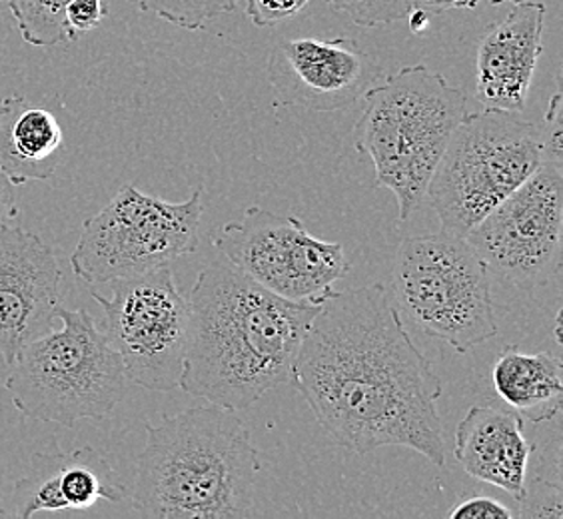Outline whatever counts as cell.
Returning a JSON list of instances; mask_svg holds the SVG:
<instances>
[{
	"label": "cell",
	"mask_w": 563,
	"mask_h": 519,
	"mask_svg": "<svg viewBox=\"0 0 563 519\" xmlns=\"http://www.w3.org/2000/svg\"><path fill=\"white\" fill-rule=\"evenodd\" d=\"M518 518L563 519L562 486L542 479H533L530 486L526 482V492L520 499Z\"/></svg>",
	"instance_id": "22"
},
{
	"label": "cell",
	"mask_w": 563,
	"mask_h": 519,
	"mask_svg": "<svg viewBox=\"0 0 563 519\" xmlns=\"http://www.w3.org/2000/svg\"><path fill=\"white\" fill-rule=\"evenodd\" d=\"M63 272L41 236L21 227L0 228V356L11 366L22 347L53 330Z\"/></svg>",
	"instance_id": "13"
},
{
	"label": "cell",
	"mask_w": 563,
	"mask_h": 519,
	"mask_svg": "<svg viewBox=\"0 0 563 519\" xmlns=\"http://www.w3.org/2000/svg\"><path fill=\"white\" fill-rule=\"evenodd\" d=\"M408 21H410V29H412V33H423L426 29H428V22H430V14L423 11V9H413L408 16H406Z\"/></svg>",
	"instance_id": "28"
},
{
	"label": "cell",
	"mask_w": 563,
	"mask_h": 519,
	"mask_svg": "<svg viewBox=\"0 0 563 519\" xmlns=\"http://www.w3.org/2000/svg\"><path fill=\"white\" fill-rule=\"evenodd\" d=\"M261 470L236 411L208 404L164 416L146 423L132 508L144 518H250Z\"/></svg>",
	"instance_id": "3"
},
{
	"label": "cell",
	"mask_w": 563,
	"mask_h": 519,
	"mask_svg": "<svg viewBox=\"0 0 563 519\" xmlns=\"http://www.w3.org/2000/svg\"><path fill=\"white\" fill-rule=\"evenodd\" d=\"M19 26L22 41L36 48L75 41L76 34L66 22L70 0H4Z\"/></svg>",
	"instance_id": "19"
},
{
	"label": "cell",
	"mask_w": 563,
	"mask_h": 519,
	"mask_svg": "<svg viewBox=\"0 0 563 519\" xmlns=\"http://www.w3.org/2000/svg\"><path fill=\"white\" fill-rule=\"evenodd\" d=\"M104 19L107 9L102 0H70L66 7V22L75 34L95 31Z\"/></svg>",
	"instance_id": "25"
},
{
	"label": "cell",
	"mask_w": 563,
	"mask_h": 519,
	"mask_svg": "<svg viewBox=\"0 0 563 519\" xmlns=\"http://www.w3.org/2000/svg\"><path fill=\"white\" fill-rule=\"evenodd\" d=\"M484 2L492 7H498L504 2H518V0H418V9H423L428 14H440V12L454 11V9L474 11Z\"/></svg>",
	"instance_id": "26"
},
{
	"label": "cell",
	"mask_w": 563,
	"mask_h": 519,
	"mask_svg": "<svg viewBox=\"0 0 563 519\" xmlns=\"http://www.w3.org/2000/svg\"><path fill=\"white\" fill-rule=\"evenodd\" d=\"M266 70L278 107L310 112L347 109L386 76L378 60L347 36L284 38L274 44Z\"/></svg>",
	"instance_id": "12"
},
{
	"label": "cell",
	"mask_w": 563,
	"mask_h": 519,
	"mask_svg": "<svg viewBox=\"0 0 563 519\" xmlns=\"http://www.w3.org/2000/svg\"><path fill=\"white\" fill-rule=\"evenodd\" d=\"M310 2L312 0H246V16L254 22V26L266 29L294 19Z\"/></svg>",
	"instance_id": "23"
},
{
	"label": "cell",
	"mask_w": 563,
	"mask_h": 519,
	"mask_svg": "<svg viewBox=\"0 0 563 519\" xmlns=\"http://www.w3.org/2000/svg\"><path fill=\"white\" fill-rule=\"evenodd\" d=\"M0 2H4V0H0Z\"/></svg>",
	"instance_id": "30"
},
{
	"label": "cell",
	"mask_w": 563,
	"mask_h": 519,
	"mask_svg": "<svg viewBox=\"0 0 563 519\" xmlns=\"http://www.w3.org/2000/svg\"><path fill=\"white\" fill-rule=\"evenodd\" d=\"M322 302L286 300L232 264H210L188 298L180 388L218 408L240 411L290 384L294 362Z\"/></svg>",
	"instance_id": "2"
},
{
	"label": "cell",
	"mask_w": 563,
	"mask_h": 519,
	"mask_svg": "<svg viewBox=\"0 0 563 519\" xmlns=\"http://www.w3.org/2000/svg\"><path fill=\"white\" fill-rule=\"evenodd\" d=\"M391 302L416 330L457 354L499 332L486 262L466 239L445 230L401 240L391 268Z\"/></svg>",
	"instance_id": "7"
},
{
	"label": "cell",
	"mask_w": 563,
	"mask_h": 519,
	"mask_svg": "<svg viewBox=\"0 0 563 519\" xmlns=\"http://www.w3.org/2000/svg\"><path fill=\"white\" fill-rule=\"evenodd\" d=\"M290 384L338 445L366 455L410 448L445 464L442 382L413 344L384 284L328 294L294 362Z\"/></svg>",
	"instance_id": "1"
},
{
	"label": "cell",
	"mask_w": 563,
	"mask_h": 519,
	"mask_svg": "<svg viewBox=\"0 0 563 519\" xmlns=\"http://www.w3.org/2000/svg\"><path fill=\"white\" fill-rule=\"evenodd\" d=\"M364 100L354 148L372 161L376 186L396 196L400 222H408L422 205L454 130L466 119V92L432 68L413 65L384 76Z\"/></svg>",
	"instance_id": "4"
},
{
	"label": "cell",
	"mask_w": 563,
	"mask_h": 519,
	"mask_svg": "<svg viewBox=\"0 0 563 519\" xmlns=\"http://www.w3.org/2000/svg\"><path fill=\"white\" fill-rule=\"evenodd\" d=\"M562 158H550L467 232V244L521 292L536 294L560 268Z\"/></svg>",
	"instance_id": "11"
},
{
	"label": "cell",
	"mask_w": 563,
	"mask_h": 519,
	"mask_svg": "<svg viewBox=\"0 0 563 519\" xmlns=\"http://www.w3.org/2000/svg\"><path fill=\"white\" fill-rule=\"evenodd\" d=\"M212 244L236 270L294 302H322L350 274L340 242L316 239L300 218L261 206L218 228Z\"/></svg>",
	"instance_id": "9"
},
{
	"label": "cell",
	"mask_w": 563,
	"mask_h": 519,
	"mask_svg": "<svg viewBox=\"0 0 563 519\" xmlns=\"http://www.w3.org/2000/svg\"><path fill=\"white\" fill-rule=\"evenodd\" d=\"M550 158H562L560 95L543 126L516 112H467L433 170L426 198L442 230L466 239Z\"/></svg>",
	"instance_id": "5"
},
{
	"label": "cell",
	"mask_w": 563,
	"mask_h": 519,
	"mask_svg": "<svg viewBox=\"0 0 563 519\" xmlns=\"http://www.w3.org/2000/svg\"><path fill=\"white\" fill-rule=\"evenodd\" d=\"M344 12L357 26H386L404 21L418 7V0H325Z\"/></svg>",
	"instance_id": "21"
},
{
	"label": "cell",
	"mask_w": 563,
	"mask_h": 519,
	"mask_svg": "<svg viewBox=\"0 0 563 519\" xmlns=\"http://www.w3.org/2000/svg\"><path fill=\"white\" fill-rule=\"evenodd\" d=\"M126 496L117 470L95 448H78L70 454L41 452L14 486V516L29 519L38 511H80L100 499L120 504Z\"/></svg>",
	"instance_id": "15"
},
{
	"label": "cell",
	"mask_w": 563,
	"mask_h": 519,
	"mask_svg": "<svg viewBox=\"0 0 563 519\" xmlns=\"http://www.w3.org/2000/svg\"><path fill=\"white\" fill-rule=\"evenodd\" d=\"M9 511L4 509V498H2V489H0V518H7Z\"/></svg>",
	"instance_id": "29"
},
{
	"label": "cell",
	"mask_w": 563,
	"mask_h": 519,
	"mask_svg": "<svg viewBox=\"0 0 563 519\" xmlns=\"http://www.w3.org/2000/svg\"><path fill=\"white\" fill-rule=\"evenodd\" d=\"M110 298L92 290L104 316L110 344L132 384L148 391L180 388L190 306L170 266L110 281Z\"/></svg>",
	"instance_id": "10"
},
{
	"label": "cell",
	"mask_w": 563,
	"mask_h": 519,
	"mask_svg": "<svg viewBox=\"0 0 563 519\" xmlns=\"http://www.w3.org/2000/svg\"><path fill=\"white\" fill-rule=\"evenodd\" d=\"M202 188L185 202H166L126 185L88 218L70 254L78 280L110 284L170 266L198 250Z\"/></svg>",
	"instance_id": "8"
},
{
	"label": "cell",
	"mask_w": 563,
	"mask_h": 519,
	"mask_svg": "<svg viewBox=\"0 0 563 519\" xmlns=\"http://www.w3.org/2000/svg\"><path fill=\"white\" fill-rule=\"evenodd\" d=\"M494 388L523 422L545 423L562 411L563 364L552 352L506 346L492 369Z\"/></svg>",
	"instance_id": "18"
},
{
	"label": "cell",
	"mask_w": 563,
	"mask_h": 519,
	"mask_svg": "<svg viewBox=\"0 0 563 519\" xmlns=\"http://www.w3.org/2000/svg\"><path fill=\"white\" fill-rule=\"evenodd\" d=\"M65 156V132L53 112L26 98L0 100V173L12 186L55 176Z\"/></svg>",
	"instance_id": "17"
},
{
	"label": "cell",
	"mask_w": 563,
	"mask_h": 519,
	"mask_svg": "<svg viewBox=\"0 0 563 519\" xmlns=\"http://www.w3.org/2000/svg\"><path fill=\"white\" fill-rule=\"evenodd\" d=\"M239 0H139L142 12L156 14L186 31H202L207 22L236 9Z\"/></svg>",
	"instance_id": "20"
},
{
	"label": "cell",
	"mask_w": 563,
	"mask_h": 519,
	"mask_svg": "<svg viewBox=\"0 0 563 519\" xmlns=\"http://www.w3.org/2000/svg\"><path fill=\"white\" fill-rule=\"evenodd\" d=\"M545 4L511 2L506 19L492 22L477 44L476 98L484 110L521 114L542 56Z\"/></svg>",
	"instance_id": "14"
},
{
	"label": "cell",
	"mask_w": 563,
	"mask_h": 519,
	"mask_svg": "<svg viewBox=\"0 0 563 519\" xmlns=\"http://www.w3.org/2000/svg\"><path fill=\"white\" fill-rule=\"evenodd\" d=\"M514 516V509L506 508L504 504L486 496L464 499L448 511L450 519H511Z\"/></svg>",
	"instance_id": "24"
},
{
	"label": "cell",
	"mask_w": 563,
	"mask_h": 519,
	"mask_svg": "<svg viewBox=\"0 0 563 519\" xmlns=\"http://www.w3.org/2000/svg\"><path fill=\"white\" fill-rule=\"evenodd\" d=\"M533 450L520 413L511 408L474 406L455 428L454 455L467 476L504 489L516 501L526 492Z\"/></svg>",
	"instance_id": "16"
},
{
	"label": "cell",
	"mask_w": 563,
	"mask_h": 519,
	"mask_svg": "<svg viewBox=\"0 0 563 519\" xmlns=\"http://www.w3.org/2000/svg\"><path fill=\"white\" fill-rule=\"evenodd\" d=\"M16 217H19V206L12 192L11 180L0 173V228L14 222Z\"/></svg>",
	"instance_id": "27"
},
{
	"label": "cell",
	"mask_w": 563,
	"mask_h": 519,
	"mask_svg": "<svg viewBox=\"0 0 563 519\" xmlns=\"http://www.w3.org/2000/svg\"><path fill=\"white\" fill-rule=\"evenodd\" d=\"M60 328L22 347L4 382L14 408L34 422L75 428L102 420L126 391V369L87 310L58 308Z\"/></svg>",
	"instance_id": "6"
}]
</instances>
